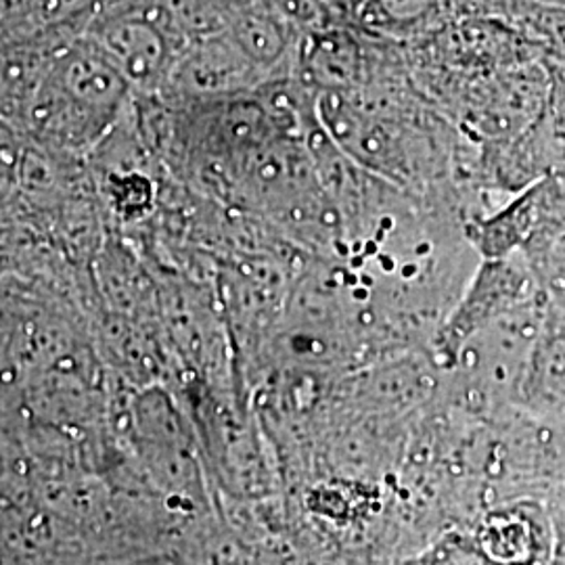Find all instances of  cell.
<instances>
[{
	"label": "cell",
	"mask_w": 565,
	"mask_h": 565,
	"mask_svg": "<svg viewBox=\"0 0 565 565\" xmlns=\"http://www.w3.org/2000/svg\"><path fill=\"white\" fill-rule=\"evenodd\" d=\"M319 121L340 153L404 193L457 198L463 135L415 82L319 95Z\"/></svg>",
	"instance_id": "6da1fadb"
},
{
	"label": "cell",
	"mask_w": 565,
	"mask_h": 565,
	"mask_svg": "<svg viewBox=\"0 0 565 565\" xmlns=\"http://www.w3.org/2000/svg\"><path fill=\"white\" fill-rule=\"evenodd\" d=\"M114 61L135 97L162 95L184 42L174 34L158 0H118L97 11L86 32Z\"/></svg>",
	"instance_id": "7a4b0ae2"
},
{
	"label": "cell",
	"mask_w": 565,
	"mask_h": 565,
	"mask_svg": "<svg viewBox=\"0 0 565 565\" xmlns=\"http://www.w3.org/2000/svg\"><path fill=\"white\" fill-rule=\"evenodd\" d=\"M268 81L273 78L223 30L182 49L158 97L172 105L226 102L249 97Z\"/></svg>",
	"instance_id": "3957f363"
},
{
	"label": "cell",
	"mask_w": 565,
	"mask_h": 565,
	"mask_svg": "<svg viewBox=\"0 0 565 565\" xmlns=\"http://www.w3.org/2000/svg\"><path fill=\"white\" fill-rule=\"evenodd\" d=\"M543 298H546L545 289L524 254L482 260L463 302L443 329L440 352L455 363L461 348L478 331Z\"/></svg>",
	"instance_id": "277c9868"
},
{
	"label": "cell",
	"mask_w": 565,
	"mask_h": 565,
	"mask_svg": "<svg viewBox=\"0 0 565 565\" xmlns=\"http://www.w3.org/2000/svg\"><path fill=\"white\" fill-rule=\"evenodd\" d=\"M471 541L497 565H553L555 525L545 499L522 497L482 509Z\"/></svg>",
	"instance_id": "5b68a950"
},
{
	"label": "cell",
	"mask_w": 565,
	"mask_h": 565,
	"mask_svg": "<svg viewBox=\"0 0 565 565\" xmlns=\"http://www.w3.org/2000/svg\"><path fill=\"white\" fill-rule=\"evenodd\" d=\"M76 32H44L34 36L0 39V120L20 126L51 55Z\"/></svg>",
	"instance_id": "8992f818"
},
{
	"label": "cell",
	"mask_w": 565,
	"mask_h": 565,
	"mask_svg": "<svg viewBox=\"0 0 565 565\" xmlns=\"http://www.w3.org/2000/svg\"><path fill=\"white\" fill-rule=\"evenodd\" d=\"M450 21V0H369L356 28L411 44Z\"/></svg>",
	"instance_id": "52a82bcc"
},
{
	"label": "cell",
	"mask_w": 565,
	"mask_h": 565,
	"mask_svg": "<svg viewBox=\"0 0 565 565\" xmlns=\"http://www.w3.org/2000/svg\"><path fill=\"white\" fill-rule=\"evenodd\" d=\"M541 0H450V21L492 20L515 30L539 7Z\"/></svg>",
	"instance_id": "ba28073f"
},
{
	"label": "cell",
	"mask_w": 565,
	"mask_h": 565,
	"mask_svg": "<svg viewBox=\"0 0 565 565\" xmlns=\"http://www.w3.org/2000/svg\"><path fill=\"white\" fill-rule=\"evenodd\" d=\"M321 4L338 25H359L369 0H321Z\"/></svg>",
	"instance_id": "9c48e42d"
},
{
	"label": "cell",
	"mask_w": 565,
	"mask_h": 565,
	"mask_svg": "<svg viewBox=\"0 0 565 565\" xmlns=\"http://www.w3.org/2000/svg\"><path fill=\"white\" fill-rule=\"evenodd\" d=\"M282 11H289V9H296L300 4H310V2H321V0H277Z\"/></svg>",
	"instance_id": "30bf717a"
},
{
	"label": "cell",
	"mask_w": 565,
	"mask_h": 565,
	"mask_svg": "<svg viewBox=\"0 0 565 565\" xmlns=\"http://www.w3.org/2000/svg\"><path fill=\"white\" fill-rule=\"evenodd\" d=\"M543 4H548V7H562L565 9V0H541Z\"/></svg>",
	"instance_id": "8fae6325"
},
{
	"label": "cell",
	"mask_w": 565,
	"mask_h": 565,
	"mask_svg": "<svg viewBox=\"0 0 565 565\" xmlns=\"http://www.w3.org/2000/svg\"><path fill=\"white\" fill-rule=\"evenodd\" d=\"M13 2L20 7L21 15H23V11H25V7H28V2H30V0H13ZM18 23H20V21H18Z\"/></svg>",
	"instance_id": "7c38bea8"
},
{
	"label": "cell",
	"mask_w": 565,
	"mask_h": 565,
	"mask_svg": "<svg viewBox=\"0 0 565 565\" xmlns=\"http://www.w3.org/2000/svg\"><path fill=\"white\" fill-rule=\"evenodd\" d=\"M555 63V61H553ZM557 65V70H559V74H562V78H564L565 82V65L564 63H555Z\"/></svg>",
	"instance_id": "4fadbf2b"
}]
</instances>
